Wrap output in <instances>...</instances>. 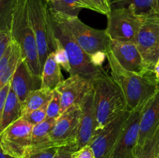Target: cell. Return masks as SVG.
Wrapping results in <instances>:
<instances>
[{
    "label": "cell",
    "instance_id": "6da1fadb",
    "mask_svg": "<svg viewBox=\"0 0 159 158\" xmlns=\"http://www.w3.org/2000/svg\"><path fill=\"white\" fill-rule=\"evenodd\" d=\"M107 59L110 75L124 94L127 110L132 112L144 108L159 89L155 74L141 75L124 69L111 50L107 53Z\"/></svg>",
    "mask_w": 159,
    "mask_h": 158
},
{
    "label": "cell",
    "instance_id": "7a4b0ae2",
    "mask_svg": "<svg viewBox=\"0 0 159 158\" xmlns=\"http://www.w3.org/2000/svg\"><path fill=\"white\" fill-rule=\"evenodd\" d=\"M50 10V9H49ZM53 21L68 33L71 38L99 64L110 51V40L106 29H97L85 24L78 16L50 10Z\"/></svg>",
    "mask_w": 159,
    "mask_h": 158
},
{
    "label": "cell",
    "instance_id": "3957f363",
    "mask_svg": "<svg viewBox=\"0 0 159 158\" xmlns=\"http://www.w3.org/2000/svg\"><path fill=\"white\" fill-rule=\"evenodd\" d=\"M11 37L20 46L23 60L26 62L31 74L41 78L37 40L28 15V0H16L11 25Z\"/></svg>",
    "mask_w": 159,
    "mask_h": 158
},
{
    "label": "cell",
    "instance_id": "277c9868",
    "mask_svg": "<svg viewBox=\"0 0 159 158\" xmlns=\"http://www.w3.org/2000/svg\"><path fill=\"white\" fill-rule=\"evenodd\" d=\"M92 82L94 92L96 135L120 113L127 110V108L124 94L111 75L108 74Z\"/></svg>",
    "mask_w": 159,
    "mask_h": 158
},
{
    "label": "cell",
    "instance_id": "5b68a950",
    "mask_svg": "<svg viewBox=\"0 0 159 158\" xmlns=\"http://www.w3.org/2000/svg\"><path fill=\"white\" fill-rule=\"evenodd\" d=\"M28 15L37 40L41 69L50 53L56 48V37L48 2L44 0H28Z\"/></svg>",
    "mask_w": 159,
    "mask_h": 158
},
{
    "label": "cell",
    "instance_id": "8992f818",
    "mask_svg": "<svg viewBox=\"0 0 159 158\" xmlns=\"http://www.w3.org/2000/svg\"><path fill=\"white\" fill-rule=\"evenodd\" d=\"M52 24L54 35L60 40L68 54L71 67L70 75L79 74L87 80L93 81L98 77L108 74L102 64L89 55L68 33L59 27L53 20Z\"/></svg>",
    "mask_w": 159,
    "mask_h": 158
},
{
    "label": "cell",
    "instance_id": "52a82bcc",
    "mask_svg": "<svg viewBox=\"0 0 159 158\" xmlns=\"http://www.w3.org/2000/svg\"><path fill=\"white\" fill-rule=\"evenodd\" d=\"M107 16L106 29L110 40L122 43H137L144 16L130 8L111 9Z\"/></svg>",
    "mask_w": 159,
    "mask_h": 158
},
{
    "label": "cell",
    "instance_id": "ba28073f",
    "mask_svg": "<svg viewBox=\"0 0 159 158\" xmlns=\"http://www.w3.org/2000/svg\"><path fill=\"white\" fill-rule=\"evenodd\" d=\"M81 112L80 105L75 104L59 116L49 134V148L69 147L75 151Z\"/></svg>",
    "mask_w": 159,
    "mask_h": 158
},
{
    "label": "cell",
    "instance_id": "9c48e42d",
    "mask_svg": "<svg viewBox=\"0 0 159 158\" xmlns=\"http://www.w3.org/2000/svg\"><path fill=\"white\" fill-rule=\"evenodd\" d=\"M34 125L20 118L9 125L0 136V146L3 152L14 158H23L32 144Z\"/></svg>",
    "mask_w": 159,
    "mask_h": 158
},
{
    "label": "cell",
    "instance_id": "30bf717a",
    "mask_svg": "<svg viewBox=\"0 0 159 158\" xmlns=\"http://www.w3.org/2000/svg\"><path fill=\"white\" fill-rule=\"evenodd\" d=\"M129 115L128 110L120 113L93 138L89 145L93 149L96 158L110 157Z\"/></svg>",
    "mask_w": 159,
    "mask_h": 158
},
{
    "label": "cell",
    "instance_id": "8fae6325",
    "mask_svg": "<svg viewBox=\"0 0 159 158\" xmlns=\"http://www.w3.org/2000/svg\"><path fill=\"white\" fill-rule=\"evenodd\" d=\"M142 108L130 112L110 158H135Z\"/></svg>",
    "mask_w": 159,
    "mask_h": 158
},
{
    "label": "cell",
    "instance_id": "7c38bea8",
    "mask_svg": "<svg viewBox=\"0 0 159 158\" xmlns=\"http://www.w3.org/2000/svg\"><path fill=\"white\" fill-rule=\"evenodd\" d=\"M159 43V13L144 16L137 46L151 72L154 73V55Z\"/></svg>",
    "mask_w": 159,
    "mask_h": 158
},
{
    "label": "cell",
    "instance_id": "4fadbf2b",
    "mask_svg": "<svg viewBox=\"0 0 159 158\" xmlns=\"http://www.w3.org/2000/svg\"><path fill=\"white\" fill-rule=\"evenodd\" d=\"M110 50L124 69L141 75L155 74L148 70L136 43L111 40Z\"/></svg>",
    "mask_w": 159,
    "mask_h": 158
},
{
    "label": "cell",
    "instance_id": "5bb4252c",
    "mask_svg": "<svg viewBox=\"0 0 159 158\" xmlns=\"http://www.w3.org/2000/svg\"><path fill=\"white\" fill-rule=\"evenodd\" d=\"M61 94V115L75 104H79L85 95L93 89V82L85 77L73 74L64 79L55 88Z\"/></svg>",
    "mask_w": 159,
    "mask_h": 158
},
{
    "label": "cell",
    "instance_id": "9a60e30c",
    "mask_svg": "<svg viewBox=\"0 0 159 158\" xmlns=\"http://www.w3.org/2000/svg\"><path fill=\"white\" fill-rule=\"evenodd\" d=\"M81 106V116L79 130L75 145V151L89 145L96 135V113L94 106L93 88L84 97L79 103Z\"/></svg>",
    "mask_w": 159,
    "mask_h": 158
},
{
    "label": "cell",
    "instance_id": "2e32d148",
    "mask_svg": "<svg viewBox=\"0 0 159 158\" xmlns=\"http://www.w3.org/2000/svg\"><path fill=\"white\" fill-rule=\"evenodd\" d=\"M159 127V89L155 95L142 108L140 122V133L136 153L145 141L156 132Z\"/></svg>",
    "mask_w": 159,
    "mask_h": 158
},
{
    "label": "cell",
    "instance_id": "e0dca14e",
    "mask_svg": "<svg viewBox=\"0 0 159 158\" xmlns=\"http://www.w3.org/2000/svg\"><path fill=\"white\" fill-rule=\"evenodd\" d=\"M10 85L23 105L29 93L41 87V78L33 75L26 62L22 59L12 76Z\"/></svg>",
    "mask_w": 159,
    "mask_h": 158
},
{
    "label": "cell",
    "instance_id": "ac0fdd59",
    "mask_svg": "<svg viewBox=\"0 0 159 158\" xmlns=\"http://www.w3.org/2000/svg\"><path fill=\"white\" fill-rule=\"evenodd\" d=\"M22 59L21 49L18 43L12 39L0 60V90L11 81Z\"/></svg>",
    "mask_w": 159,
    "mask_h": 158
},
{
    "label": "cell",
    "instance_id": "d6986e66",
    "mask_svg": "<svg viewBox=\"0 0 159 158\" xmlns=\"http://www.w3.org/2000/svg\"><path fill=\"white\" fill-rule=\"evenodd\" d=\"M63 80L61 66L56 60L54 51L50 53L42 71L40 88L54 91Z\"/></svg>",
    "mask_w": 159,
    "mask_h": 158
},
{
    "label": "cell",
    "instance_id": "ffe728a7",
    "mask_svg": "<svg viewBox=\"0 0 159 158\" xmlns=\"http://www.w3.org/2000/svg\"><path fill=\"white\" fill-rule=\"evenodd\" d=\"M23 116V105L18 97L11 88L8 93L3 109L2 118L0 124V136L6 129Z\"/></svg>",
    "mask_w": 159,
    "mask_h": 158
},
{
    "label": "cell",
    "instance_id": "44dd1931",
    "mask_svg": "<svg viewBox=\"0 0 159 158\" xmlns=\"http://www.w3.org/2000/svg\"><path fill=\"white\" fill-rule=\"evenodd\" d=\"M110 9L130 8L141 16L159 13L157 0H108Z\"/></svg>",
    "mask_w": 159,
    "mask_h": 158
},
{
    "label": "cell",
    "instance_id": "7402d4cb",
    "mask_svg": "<svg viewBox=\"0 0 159 158\" xmlns=\"http://www.w3.org/2000/svg\"><path fill=\"white\" fill-rule=\"evenodd\" d=\"M57 119H48L43 122L34 125L32 130V144L28 152L48 149L49 134Z\"/></svg>",
    "mask_w": 159,
    "mask_h": 158
},
{
    "label": "cell",
    "instance_id": "603a6c76",
    "mask_svg": "<svg viewBox=\"0 0 159 158\" xmlns=\"http://www.w3.org/2000/svg\"><path fill=\"white\" fill-rule=\"evenodd\" d=\"M48 4L51 11L71 16H79V12L82 9L95 11L94 8L86 0H58Z\"/></svg>",
    "mask_w": 159,
    "mask_h": 158
},
{
    "label": "cell",
    "instance_id": "cb8c5ba5",
    "mask_svg": "<svg viewBox=\"0 0 159 158\" xmlns=\"http://www.w3.org/2000/svg\"><path fill=\"white\" fill-rule=\"evenodd\" d=\"M52 94L53 91L43 88L31 91L23 104V116L48 105Z\"/></svg>",
    "mask_w": 159,
    "mask_h": 158
},
{
    "label": "cell",
    "instance_id": "d4e9b609",
    "mask_svg": "<svg viewBox=\"0 0 159 158\" xmlns=\"http://www.w3.org/2000/svg\"><path fill=\"white\" fill-rule=\"evenodd\" d=\"M159 127L155 133L145 141L141 150L136 153L135 158H158Z\"/></svg>",
    "mask_w": 159,
    "mask_h": 158
},
{
    "label": "cell",
    "instance_id": "484cf974",
    "mask_svg": "<svg viewBox=\"0 0 159 158\" xmlns=\"http://www.w3.org/2000/svg\"><path fill=\"white\" fill-rule=\"evenodd\" d=\"M16 0H0V31H10Z\"/></svg>",
    "mask_w": 159,
    "mask_h": 158
},
{
    "label": "cell",
    "instance_id": "4316f807",
    "mask_svg": "<svg viewBox=\"0 0 159 158\" xmlns=\"http://www.w3.org/2000/svg\"><path fill=\"white\" fill-rule=\"evenodd\" d=\"M61 94L56 89L53 91L52 98L48 102L47 107V118L48 119H58L61 116Z\"/></svg>",
    "mask_w": 159,
    "mask_h": 158
},
{
    "label": "cell",
    "instance_id": "83f0119b",
    "mask_svg": "<svg viewBox=\"0 0 159 158\" xmlns=\"http://www.w3.org/2000/svg\"><path fill=\"white\" fill-rule=\"evenodd\" d=\"M54 54H55L56 60H57V63L60 64V66L67 72L70 73L71 67H70L68 54H67L66 50L65 49L62 43L57 37H56V48L54 50Z\"/></svg>",
    "mask_w": 159,
    "mask_h": 158
},
{
    "label": "cell",
    "instance_id": "f1b7e54d",
    "mask_svg": "<svg viewBox=\"0 0 159 158\" xmlns=\"http://www.w3.org/2000/svg\"><path fill=\"white\" fill-rule=\"evenodd\" d=\"M48 105L39 108V109L26 113L22 117L26 119V121H28L32 125H37V124L43 122L47 119V107H48Z\"/></svg>",
    "mask_w": 159,
    "mask_h": 158
},
{
    "label": "cell",
    "instance_id": "f546056e",
    "mask_svg": "<svg viewBox=\"0 0 159 158\" xmlns=\"http://www.w3.org/2000/svg\"><path fill=\"white\" fill-rule=\"evenodd\" d=\"M57 149V147H52L37 151L28 152L23 158H53Z\"/></svg>",
    "mask_w": 159,
    "mask_h": 158
},
{
    "label": "cell",
    "instance_id": "4dcf8cb0",
    "mask_svg": "<svg viewBox=\"0 0 159 158\" xmlns=\"http://www.w3.org/2000/svg\"><path fill=\"white\" fill-rule=\"evenodd\" d=\"M95 9V12L107 15L110 12L108 0H86Z\"/></svg>",
    "mask_w": 159,
    "mask_h": 158
},
{
    "label": "cell",
    "instance_id": "1f68e13d",
    "mask_svg": "<svg viewBox=\"0 0 159 158\" xmlns=\"http://www.w3.org/2000/svg\"><path fill=\"white\" fill-rule=\"evenodd\" d=\"M12 40L10 31H0V60Z\"/></svg>",
    "mask_w": 159,
    "mask_h": 158
},
{
    "label": "cell",
    "instance_id": "d6a6232c",
    "mask_svg": "<svg viewBox=\"0 0 159 158\" xmlns=\"http://www.w3.org/2000/svg\"><path fill=\"white\" fill-rule=\"evenodd\" d=\"M73 158H96L93 149L89 145L83 147L79 150L74 151Z\"/></svg>",
    "mask_w": 159,
    "mask_h": 158
},
{
    "label": "cell",
    "instance_id": "836d02e7",
    "mask_svg": "<svg viewBox=\"0 0 159 158\" xmlns=\"http://www.w3.org/2000/svg\"><path fill=\"white\" fill-rule=\"evenodd\" d=\"M10 82L0 90V124H1L2 122L3 109H4V105L5 103H6V98H7L8 93H9V89H10Z\"/></svg>",
    "mask_w": 159,
    "mask_h": 158
},
{
    "label": "cell",
    "instance_id": "e575fe53",
    "mask_svg": "<svg viewBox=\"0 0 159 158\" xmlns=\"http://www.w3.org/2000/svg\"><path fill=\"white\" fill-rule=\"evenodd\" d=\"M73 153L74 150L69 147H57L53 158H73Z\"/></svg>",
    "mask_w": 159,
    "mask_h": 158
},
{
    "label": "cell",
    "instance_id": "d590c367",
    "mask_svg": "<svg viewBox=\"0 0 159 158\" xmlns=\"http://www.w3.org/2000/svg\"><path fill=\"white\" fill-rule=\"evenodd\" d=\"M154 74H155V80L159 85V62L155 64V68H154Z\"/></svg>",
    "mask_w": 159,
    "mask_h": 158
},
{
    "label": "cell",
    "instance_id": "8d00e7d4",
    "mask_svg": "<svg viewBox=\"0 0 159 158\" xmlns=\"http://www.w3.org/2000/svg\"><path fill=\"white\" fill-rule=\"evenodd\" d=\"M158 58H159V43L158 46H157L156 50H155V55H154V65H155V66L157 64V62H158Z\"/></svg>",
    "mask_w": 159,
    "mask_h": 158
},
{
    "label": "cell",
    "instance_id": "74e56055",
    "mask_svg": "<svg viewBox=\"0 0 159 158\" xmlns=\"http://www.w3.org/2000/svg\"><path fill=\"white\" fill-rule=\"evenodd\" d=\"M0 158H14V157L9 156V155H7L6 153H5L4 152H3L1 146H0Z\"/></svg>",
    "mask_w": 159,
    "mask_h": 158
},
{
    "label": "cell",
    "instance_id": "f35d334b",
    "mask_svg": "<svg viewBox=\"0 0 159 158\" xmlns=\"http://www.w3.org/2000/svg\"><path fill=\"white\" fill-rule=\"evenodd\" d=\"M44 1L48 3H51V2H57V1H58V0H44Z\"/></svg>",
    "mask_w": 159,
    "mask_h": 158
},
{
    "label": "cell",
    "instance_id": "ab89813d",
    "mask_svg": "<svg viewBox=\"0 0 159 158\" xmlns=\"http://www.w3.org/2000/svg\"><path fill=\"white\" fill-rule=\"evenodd\" d=\"M157 3H158V10H159V0H157Z\"/></svg>",
    "mask_w": 159,
    "mask_h": 158
},
{
    "label": "cell",
    "instance_id": "60d3db41",
    "mask_svg": "<svg viewBox=\"0 0 159 158\" xmlns=\"http://www.w3.org/2000/svg\"><path fill=\"white\" fill-rule=\"evenodd\" d=\"M158 62H159V58H158ZM158 62H157V63H158Z\"/></svg>",
    "mask_w": 159,
    "mask_h": 158
},
{
    "label": "cell",
    "instance_id": "b9f144b4",
    "mask_svg": "<svg viewBox=\"0 0 159 158\" xmlns=\"http://www.w3.org/2000/svg\"><path fill=\"white\" fill-rule=\"evenodd\" d=\"M158 158H159V156H158Z\"/></svg>",
    "mask_w": 159,
    "mask_h": 158
}]
</instances>
